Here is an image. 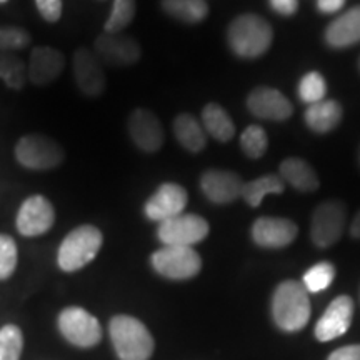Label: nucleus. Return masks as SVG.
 <instances>
[{"label": "nucleus", "instance_id": "f257e3e1", "mask_svg": "<svg viewBox=\"0 0 360 360\" xmlns=\"http://www.w3.org/2000/svg\"><path fill=\"white\" fill-rule=\"evenodd\" d=\"M310 299L304 283L285 281L278 283L272 295V319L283 332H299L310 319Z\"/></svg>", "mask_w": 360, "mask_h": 360}, {"label": "nucleus", "instance_id": "f03ea898", "mask_svg": "<svg viewBox=\"0 0 360 360\" xmlns=\"http://www.w3.org/2000/svg\"><path fill=\"white\" fill-rule=\"evenodd\" d=\"M109 334L120 360H148L154 354V337L132 315H115L109 323Z\"/></svg>", "mask_w": 360, "mask_h": 360}, {"label": "nucleus", "instance_id": "7ed1b4c3", "mask_svg": "<svg viewBox=\"0 0 360 360\" xmlns=\"http://www.w3.org/2000/svg\"><path fill=\"white\" fill-rule=\"evenodd\" d=\"M272 37L269 22L252 13L237 17L227 30V40L233 53L244 58H255L267 52Z\"/></svg>", "mask_w": 360, "mask_h": 360}, {"label": "nucleus", "instance_id": "20e7f679", "mask_svg": "<svg viewBox=\"0 0 360 360\" xmlns=\"http://www.w3.org/2000/svg\"><path fill=\"white\" fill-rule=\"evenodd\" d=\"M103 236L96 225H80L67 233L57 252V264L64 272H77L97 257Z\"/></svg>", "mask_w": 360, "mask_h": 360}, {"label": "nucleus", "instance_id": "39448f33", "mask_svg": "<svg viewBox=\"0 0 360 360\" xmlns=\"http://www.w3.org/2000/svg\"><path fill=\"white\" fill-rule=\"evenodd\" d=\"M15 159L30 170H52L65 160V152L56 139L40 134H29L19 139Z\"/></svg>", "mask_w": 360, "mask_h": 360}, {"label": "nucleus", "instance_id": "423d86ee", "mask_svg": "<svg viewBox=\"0 0 360 360\" xmlns=\"http://www.w3.org/2000/svg\"><path fill=\"white\" fill-rule=\"evenodd\" d=\"M152 269L170 281H188L199 276L202 259L192 247L164 245L150 257Z\"/></svg>", "mask_w": 360, "mask_h": 360}, {"label": "nucleus", "instance_id": "0eeeda50", "mask_svg": "<svg viewBox=\"0 0 360 360\" xmlns=\"http://www.w3.org/2000/svg\"><path fill=\"white\" fill-rule=\"evenodd\" d=\"M58 330L70 342L82 349H90L102 340V326L82 307H67L58 314Z\"/></svg>", "mask_w": 360, "mask_h": 360}, {"label": "nucleus", "instance_id": "6e6552de", "mask_svg": "<svg viewBox=\"0 0 360 360\" xmlns=\"http://www.w3.org/2000/svg\"><path fill=\"white\" fill-rule=\"evenodd\" d=\"M209 236V222L195 214H180L164 220L157 229V237L164 245L192 247Z\"/></svg>", "mask_w": 360, "mask_h": 360}, {"label": "nucleus", "instance_id": "1a4fd4ad", "mask_svg": "<svg viewBox=\"0 0 360 360\" xmlns=\"http://www.w3.org/2000/svg\"><path fill=\"white\" fill-rule=\"evenodd\" d=\"M96 53L102 65L120 69L137 64L142 56V49L139 42L124 34H105L98 35L94 44Z\"/></svg>", "mask_w": 360, "mask_h": 360}, {"label": "nucleus", "instance_id": "9d476101", "mask_svg": "<svg viewBox=\"0 0 360 360\" xmlns=\"http://www.w3.org/2000/svg\"><path fill=\"white\" fill-rule=\"evenodd\" d=\"M345 229V207L339 200H327L315 209L310 236L321 249L337 244Z\"/></svg>", "mask_w": 360, "mask_h": 360}, {"label": "nucleus", "instance_id": "9b49d317", "mask_svg": "<svg viewBox=\"0 0 360 360\" xmlns=\"http://www.w3.org/2000/svg\"><path fill=\"white\" fill-rule=\"evenodd\" d=\"M53 222H56V210L52 202L40 193L30 195L22 202L15 219L17 231L24 237L44 236L45 232L51 231Z\"/></svg>", "mask_w": 360, "mask_h": 360}, {"label": "nucleus", "instance_id": "f8f14e48", "mask_svg": "<svg viewBox=\"0 0 360 360\" xmlns=\"http://www.w3.org/2000/svg\"><path fill=\"white\" fill-rule=\"evenodd\" d=\"M72 72L75 85L84 96L98 97L107 87V79L102 64L96 53L87 47H79L72 57Z\"/></svg>", "mask_w": 360, "mask_h": 360}, {"label": "nucleus", "instance_id": "ddd939ff", "mask_svg": "<svg viewBox=\"0 0 360 360\" xmlns=\"http://www.w3.org/2000/svg\"><path fill=\"white\" fill-rule=\"evenodd\" d=\"M354 317V300L349 295H339L328 305L315 323L314 334L319 342L339 339L350 328Z\"/></svg>", "mask_w": 360, "mask_h": 360}, {"label": "nucleus", "instance_id": "4468645a", "mask_svg": "<svg viewBox=\"0 0 360 360\" xmlns=\"http://www.w3.org/2000/svg\"><path fill=\"white\" fill-rule=\"evenodd\" d=\"M188 193L186 188L179 184L167 182L154 192L143 205V212L154 222H164L175 217V215L184 214V209L187 207Z\"/></svg>", "mask_w": 360, "mask_h": 360}, {"label": "nucleus", "instance_id": "2eb2a0df", "mask_svg": "<svg viewBox=\"0 0 360 360\" xmlns=\"http://www.w3.org/2000/svg\"><path fill=\"white\" fill-rule=\"evenodd\" d=\"M129 135L132 142L147 154H154L164 146L165 134L160 120L154 112L147 109H135L129 117Z\"/></svg>", "mask_w": 360, "mask_h": 360}, {"label": "nucleus", "instance_id": "dca6fc26", "mask_svg": "<svg viewBox=\"0 0 360 360\" xmlns=\"http://www.w3.org/2000/svg\"><path fill=\"white\" fill-rule=\"evenodd\" d=\"M299 227L289 219L260 217L252 225V238L265 249H282L295 240Z\"/></svg>", "mask_w": 360, "mask_h": 360}, {"label": "nucleus", "instance_id": "f3484780", "mask_svg": "<svg viewBox=\"0 0 360 360\" xmlns=\"http://www.w3.org/2000/svg\"><path fill=\"white\" fill-rule=\"evenodd\" d=\"M242 187L244 180L236 172L231 170H219L212 169L200 177V188L204 195L214 204H231L242 197Z\"/></svg>", "mask_w": 360, "mask_h": 360}, {"label": "nucleus", "instance_id": "a211bd4d", "mask_svg": "<svg viewBox=\"0 0 360 360\" xmlns=\"http://www.w3.org/2000/svg\"><path fill=\"white\" fill-rule=\"evenodd\" d=\"M65 67V57L56 47H35L30 53L29 65H27V75L34 85H49L58 79Z\"/></svg>", "mask_w": 360, "mask_h": 360}, {"label": "nucleus", "instance_id": "6ab92c4d", "mask_svg": "<svg viewBox=\"0 0 360 360\" xmlns=\"http://www.w3.org/2000/svg\"><path fill=\"white\" fill-rule=\"evenodd\" d=\"M247 107L259 119L287 120L292 115V103L289 98L272 87H259L250 92Z\"/></svg>", "mask_w": 360, "mask_h": 360}, {"label": "nucleus", "instance_id": "aec40b11", "mask_svg": "<svg viewBox=\"0 0 360 360\" xmlns=\"http://www.w3.org/2000/svg\"><path fill=\"white\" fill-rule=\"evenodd\" d=\"M326 40L330 47L344 49L360 42V6L342 13L326 30Z\"/></svg>", "mask_w": 360, "mask_h": 360}, {"label": "nucleus", "instance_id": "412c9836", "mask_svg": "<svg viewBox=\"0 0 360 360\" xmlns=\"http://www.w3.org/2000/svg\"><path fill=\"white\" fill-rule=\"evenodd\" d=\"M174 134L184 148L192 154H199L207 146V132L204 125L192 114H180L174 120Z\"/></svg>", "mask_w": 360, "mask_h": 360}, {"label": "nucleus", "instance_id": "4be33fe9", "mask_svg": "<svg viewBox=\"0 0 360 360\" xmlns=\"http://www.w3.org/2000/svg\"><path fill=\"white\" fill-rule=\"evenodd\" d=\"M281 177L283 182L300 192H314L319 187V177L315 170L302 159H287L281 165Z\"/></svg>", "mask_w": 360, "mask_h": 360}, {"label": "nucleus", "instance_id": "5701e85b", "mask_svg": "<svg viewBox=\"0 0 360 360\" xmlns=\"http://www.w3.org/2000/svg\"><path fill=\"white\" fill-rule=\"evenodd\" d=\"M342 120V107L337 101H321L309 105L305 122L314 132L326 134L335 129Z\"/></svg>", "mask_w": 360, "mask_h": 360}, {"label": "nucleus", "instance_id": "b1692460", "mask_svg": "<svg viewBox=\"0 0 360 360\" xmlns=\"http://www.w3.org/2000/svg\"><path fill=\"white\" fill-rule=\"evenodd\" d=\"M202 124L205 132L212 135L215 141L229 142L236 135V125H233L231 115L225 112L219 103H207L202 110Z\"/></svg>", "mask_w": 360, "mask_h": 360}, {"label": "nucleus", "instance_id": "393cba45", "mask_svg": "<svg viewBox=\"0 0 360 360\" xmlns=\"http://www.w3.org/2000/svg\"><path fill=\"white\" fill-rule=\"evenodd\" d=\"M162 8L170 17L186 24H199L209 13L205 0H162Z\"/></svg>", "mask_w": 360, "mask_h": 360}, {"label": "nucleus", "instance_id": "a878e982", "mask_svg": "<svg viewBox=\"0 0 360 360\" xmlns=\"http://www.w3.org/2000/svg\"><path fill=\"white\" fill-rule=\"evenodd\" d=\"M285 188V182L278 175H264L250 182H244L242 197L250 207H259L265 195L270 193H281Z\"/></svg>", "mask_w": 360, "mask_h": 360}, {"label": "nucleus", "instance_id": "bb28decb", "mask_svg": "<svg viewBox=\"0 0 360 360\" xmlns=\"http://www.w3.org/2000/svg\"><path fill=\"white\" fill-rule=\"evenodd\" d=\"M0 79L8 89L20 90L29 79L25 62L20 57L12 56L11 52H0Z\"/></svg>", "mask_w": 360, "mask_h": 360}, {"label": "nucleus", "instance_id": "cd10ccee", "mask_svg": "<svg viewBox=\"0 0 360 360\" xmlns=\"http://www.w3.org/2000/svg\"><path fill=\"white\" fill-rule=\"evenodd\" d=\"M335 278V267L330 262H319L304 274V287L310 294H319L332 285Z\"/></svg>", "mask_w": 360, "mask_h": 360}, {"label": "nucleus", "instance_id": "c85d7f7f", "mask_svg": "<svg viewBox=\"0 0 360 360\" xmlns=\"http://www.w3.org/2000/svg\"><path fill=\"white\" fill-rule=\"evenodd\" d=\"M135 17V0H114L112 12L107 19L103 30L105 34H120L127 29Z\"/></svg>", "mask_w": 360, "mask_h": 360}, {"label": "nucleus", "instance_id": "c756f323", "mask_svg": "<svg viewBox=\"0 0 360 360\" xmlns=\"http://www.w3.org/2000/svg\"><path fill=\"white\" fill-rule=\"evenodd\" d=\"M24 350V335L17 326L0 328V360H20Z\"/></svg>", "mask_w": 360, "mask_h": 360}, {"label": "nucleus", "instance_id": "7c9ffc66", "mask_svg": "<svg viewBox=\"0 0 360 360\" xmlns=\"http://www.w3.org/2000/svg\"><path fill=\"white\" fill-rule=\"evenodd\" d=\"M326 94H327L326 80H323V77L319 74V72H309V74H305L302 80H300L299 97L300 101L309 103V105L323 101Z\"/></svg>", "mask_w": 360, "mask_h": 360}, {"label": "nucleus", "instance_id": "2f4dec72", "mask_svg": "<svg viewBox=\"0 0 360 360\" xmlns=\"http://www.w3.org/2000/svg\"><path fill=\"white\" fill-rule=\"evenodd\" d=\"M240 146L242 150H244L250 159H259V157H262L265 154V150H267V134L264 132V129L260 127V125H249V127L244 130V134H242Z\"/></svg>", "mask_w": 360, "mask_h": 360}, {"label": "nucleus", "instance_id": "473e14b6", "mask_svg": "<svg viewBox=\"0 0 360 360\" xmlns=\"http://www.w3.org/2000/svg\"><path fill=\"white\" fill-rule=\"evenodd\" d=\"M17 244L7 233H0V281H7L17 267Z\"/></svg>", "mask_w": 360, "mask_h": 360}, {"label": "nucleus", "instance_id": "72a5a7b5", "mask_svg": "<svg viewBox=\"0 0 360 360\" xmlns=\"http://www.w3.org/2000/svg\"><path fill=\"white\" fill-rule=\"evenodd\" d=\"M30 44V34L20 27H0V52H13Z\"/></svg>", "mask_w": 360, "mask_h": 360}, {"label": "nucleus", "instance_id": "f704fd0d", "mask_svg": "<svg viewBox=\"0 0 360 360\" xmlns=\"http://www.w3.org/2000/svg\"><path fill=\"white\" fill-rule=\"evenodd\" d=\"M40 15L47 22H57L62 17V0H35Z\"/></svg>", "mask_w": 360, "mask_h": 360}, {"label": "nucleus", "instance_id": "c9c22d12", "mask_svg": "<svg viewBox=\"0 0 360 360\" xmlns=\"http://www.w3.org/2000/svg\"><path fill=\"white\" fill-rule=\"evenodd\" d=\"M327 360H360V344L340 347L328 355Z\"/></svg>", "mask_w": 360, "mask_h": 360}, {"label": "nucleus", "instance_id": "e433bc0d", "mask_svg": "<svg viewBox=\"0 0 360 360\" xmlns=\"http://www.w3.org/2000/svg\"><path fill=\"white\" fill-rule=\"evenodd\" d=\"M270 7L281 15H294L299 7V0H269Z\"/></svg>", "mask_w": 360, "mask_h": 360}, {"label": "nucleus", "instance_id": "4c0bfd02", "mask_svg": "<svg viewBox=\"0 0 360 360\" xmlns=\"http://www.w3.org/2000/svg\"><path fill=\"white\" fill-rule=\"evenodd\" d=\"M345 6V0H317L319 11L323 13L339 12Z\"/></svg>", "mask_w": 360, "mask_h": 360}, {"label": "nucleus", "instance_id": "58836bf2", "mask_svg": "<svg viewBox=\"0 0 360 360\" xmlns=\"http://www.w3.org/2000/svg\"><path fill=\"white\" fill-rule=\"evenodd\" d=\"M350 236L360 240V212H357L352 220V225H350Z\"/></svg>", "mask_w": 360, "mask_h": 360}, {"label": "nucleus", "instance_id": "ea45409f", "mask_svg": "<svg viewBox=\"0 0 360 360\" xmlns=\"http://www.w3.org/2000/svg\"><path fill=\"white\" fill-rule=\"evenodd\" d=\"M4 2H7V0H0V4H4Z\"/></svg>", "mask_w": 360, "mask_h": 360}, {"label": "nucleus", "instance_id": "a19ab883", "mask_svg": "<svg viewBox=\"0 0 360 360\" xmlns=\"http://www.w3.org/2000/svg\"><path fill=\"white\" fill-rule=\"evenodd\" d=\"M359 162H360V152H359Z\"/></svg>", "mask_w": 360, "mask_h": 360}]
</instances>
